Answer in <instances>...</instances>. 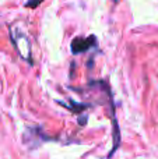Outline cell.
Instances as JSON below:
<instances>
[{"label":"cell","mask_w":158,"mask_h":159,"mask_svg":"<svg viewBox=\"0 0 158 159\" xmlns=\"http://www.w3.org/2000/svg\"><path fill=\"white\" fill-rule=\"evenodd\" d=\"M97 43V38L94 35L87 36V38H74L72 42V52L74 55H78V53H84L87 50H90L92 46H95Z\"/></svg>","instance_id":"1"},{"label":"cell","mask_w":158,"mask_h":159,"mask_svg":"<svg viewBox=\"0 0 158 159\" xmlns=\"http://www.w3.org/2000/svg\"><path fill=\"white\" fill-rule=\"evenodd\" d=\"M87 107H90V105H88V103H77V102H74L73 99H70L69 109L72 110V112L77 113V112H81V110L87 109Z\"/></svg>","instance_id":"2"},{"label":"cell","mask_w":158,"mask_h":159,"mask_svg":"<svg viewBox=\"0 0 158 159\" xmlns=\"http://www.w3.org/2000/svg\"><path fill=\"white\" fill-rule=\"evenodd\" d=\"M44 2V0H28L27 3H25V7H30V8H36L41 3Z\"/></svg>","instance_id":"3"}]
</instances>
